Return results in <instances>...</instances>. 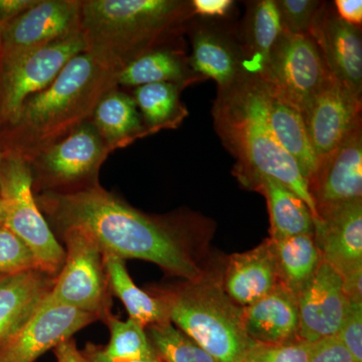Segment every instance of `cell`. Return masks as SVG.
Masks as SVG:
<instances>
[{
  "label": "cell",
  "instance_id": "obj_42",
  "mask_svg": "<svg viewBox=\"0 0 362 362\" xmlns=\"http://www.w3.org/2000/svg\"><path fill=\"white\" fill-rule=\"evenodd\" d=\"M57 362H87L73 338L66 340L54 349Z\"/></svg>",
  "mask_w": 362,
  "mask_h": 362
},
{
  "label": "cell",
  "instance_id": "obj_17",
  "mask_svg": "<svg viewBox=\"0 0 362 362\" xmlns=\"http://www.w3.org/2000/svg\"><path fill=\"white\" fill-rule=\"evenodd\" d=\"M314 239L322 261L340 275L362 267L361 199L319 211Z\"/></svg>",
  "mask_w": 362,
  "mask_h": 362
},
{
  "label": "cell",
  "instance_id": "obj_19",
  "mask_svg": "<svg viewBox=\"0 0 362 362\" xmlns=\"http://www.w3.org/2000/svg\"><path fill=\"white\" fill-rule=\"evenodd\" d=\"M277 265L271 240L230 258L223 291L240 307L250 306L275 289Z\"/></svg>",
  "mask_w": 362,
  "mask_h": 362
},
{
  "label": "cell",
  "instance_id": "obj_3",
  "mask_svg": "<svg viewBox=\"0 0 362 362\" xmlns=\"http://www.w3.org/2000/svg\"><path fill=\"white\" fill-rule=\"evenodd\" d=\"M213 113L216 132L237 159L235 175L240 181L251 185L259 176L274 178L305 202L314 220L318 218L308 181L271 129L266 90L258 78L245 77L218 90Z\"/></svg>",
  "mask_w": 362,
  "mask_h": 362
},
{
  "label": "cell",
  "instance_id": "obj_20",
  "mask_svg": "<svg viewBox=\"0 0 362 362\" xmlns=\"http://www.w3.org/2000/svg\"><path fill=\"white\" fill-rule=\"evenodd\" d=\"M189 66L197 77L213 78L218 90L233 87L247 77L243 70L240 45L216 28L202 26L192 35Z\"/></svg>",
  "mask_w": 362,
  "mask_h": 362
},
{
  "label": "cell",
  "instance_id": "obj_30",
  "mask_svg": "<svg viewBox=\"0 0 362 362\" xmlns=\"http://www.w3.org/2000/svg\"><path fill=\"white\" fill-rule=\"evenodd\" d=\"M146 333L161 362H216L170 321L150 325Z\"/></svg>",
  "mask_w": 362,
  "mask_h": 362
},
{
  "label": "cell",
  "instance_id": "obj_26",
  "mask_svg": "<svg viewBox=\"0 0 362 362\" xmlns=\"http://www.w3.org/2000/svg\"><path fill=\"white\" fill-rule=\"evenodd\" d=\"M270 240L275 255L279 283L298 296L322 261L314 235Z\"/></svg>",
  "mask_w": 362,
  "mask_h": 362
},
{
  "label": "cell",
  "instance_id": "obj_2",
  "mask_svg": "<svg viewBox=\"0 0 362 362\" xmlns=\"http://www.w3.org/2000/svg\"><path fill=\"white\" fill-rule=\"evenodd\" d=\"M122 69L89 49L74 57L51 84L23 104L16 120L0 131V151L32 161L90 121L100 101L116 89Z\"/></svg>",
  "mask_w": 362,
  "mask_h": 362
},
{
  "label": "cell",
  "instance_id": "obj_32",
  "mask_svg": "<svg viewBox=\"0 0 362 362\" xmlns=\"http://www.w3.org/2000/svg\"><path fill=\"white\" fill-rule=\"evenodd\" d=\"M315 345L303 340L282 344L254 343L242 362H309Z\"/></svg>",
  "mask_w": 362,
  "mask_h": 362
},
{
  "label": "cell",
  "instance_id": "obj_22",
  "mask_svg": "<svg viewBox=\"0 0 362 362\" xmlns=\"http://www.w3.org/2000/svg\"><path fill=\"white\" fill-rule=\"evenodd\" d=\"M251 185L261 190L268 202L271 240L314 235L310 209L291 189L269 176H259Z\"/></svg>",
  "mask_w": 362,
  "mask_h": 362
},
{
  "label": "cell",
  "instance_id": "obj_18",
  "mask_svg": "<svg viewBox=\"0 0 362 362\" xmlns=\"http://www.w3.org/2000/svg\"><path fill=\"white\" fill-rule=\"evenodd\" d=\"M243 325L255 343L282 344L298 337L296 295L282 285L250 306L243 307Z\"/></svg>",
  "mask_w": 362,
  "mask_h": 362
},
{
  "label": "cell",
  "instance_id": "obj_29",
  "mask_svg": "<svg viewBox=\"0 0 362 362\" xmlns=\"http://www.w3.org/2000/svg\"><path fill=\"white\" fill-rule=\"evenodd\" d=\"M180 88L171 83L136 88L133 99L149 133L175 128L187 116L188 112L180 102Z\"/></svg>",
  "mask_w": 362,
  "mask_h": 362
},
{
  "label": "cell",
  "instance_id": "obj_12",
  "mask_svg": "<svg viewBox=\"0 0 362 362\" xmlns=\"http://www.w3.org/2000/svg\"><path fill=\"white\" fill-rule=\"evenodd\" d=\"M96 320L94 314L42 301L28 322L0 345V362L37 361Z\"/></svg>",
  "mask_w": 362,
  "mask_h": 362
},
{
  "label": "cell",
  "instance_id": "obj_5",
  "mask_svg": "<svg viewBox=\"0 0 362 362\" xmlns=\"http://www.w3.org/2000/svg\"><path fill=\"white\" fill-rule=\"evenodd\" d=\"M168 318L216 362H242L254 341L243 325V307L204 279L160 296Z\"/></svg>",
  "mask_w": 362,
  "mask_h": 362
},
{
  "label": "cell",
  "instance_id": "obj_45",
  "mask_svg": "<svg viewBox=\"0 0 362 362\" xmlns=\"http://www.w3.org/2000/svg\"><path fill=\"white\" fill-rule=\"evenodd\" d=\"M4 277H6V276L0 275V281H1Z\"/></svg>",
  "mask_w": 362,
  "mask_h": 362
},
{
  "label": "cell",
  "instance_id": "obj_10",
  "mask_svg": "<svg viewBox=\"0 0 362 362\" xmlns=\"http://www.w3.org/2000/svg\"><path fill=\"white\" fill-rule=\"evenodd\" d=\"M110 150L89 121L40 152L30 164L47 192H76L99 185L98 173Z\"/></svg>",
  "mask_w": 362,
  "mask_h": 362
},
{
  "label": "cell",
  "instance_id": "obj_41",
  "mask_svg": "<svg viewBox=\"0 0 362 362\" xmlns=\"http://www.w3.org/2000/svg\"><path fill=\"white\" fill-rule=\"evenodd\" d=\"M37 0H0V18L6 23L14 20L37 4Z\"/></svg>",
  "mask_w": 362,
  "mask_h": 362
},
{
  "label": "cell",
  "instance_id": "obj_16",
  "mask_svg": "<svg viewBox=\"0 0 362 362\" xmlns=\"http://www.w3.org/2000/svg\"><path fill=\"white\" fill-rule=\"evenodd\" d=\"M309 35L315 40L330 73L361 98L362 40L358 26L343 21L324 2Z\"/></svg>",
  "mask_w": 362,
  "mask_h": 362
},
{
  "label": "cell",
  "instance_id": "obj_4",
  "mask_svg": "<svg viewBox=\"0 0 362 362\" xmlns=\"http://www.w3.org/2000/svg\"><path fill=\"white\" fill-rule=\"evenodd\" d=\"M194 16L192 1L87 0L81 6V28L89 51L122 68L156 49Z\"/></svg>",
  "mask_w": 362,
  "mask_h": 362
},
{
  "label": "cell",
  "instance_id": "obj_37",
  "mask_svg": "<svg viewBox=\"0 0 362 362\" xmlns=\"http://www.w3.org/2000/svg\"><path fill=\"white\" fill-rule=\"evenodd\" d=\"M232 0H194L192 1L194 14L202 16H223L230 11Z\"/></svg>",
  "mask_w": 362,
  "mask_h": 362
},
{
  "label": "cell",
  "instance_id": "obj_15",
  "mask_svg": "<svg viewBox=\"0 0 362 362\" xmlns=\"http://www.w3.org/2000/svg\"><path fill=\"white\" fill-rule=\"evenodd\" d=\"M309 189L317 213L321 209L361 199V123L350 131L339 146L321 159L315 175L309 181Z\"/></svg>",
  "mask_w": 362,
  "mask_h": 362
},
{
  "label": "cell",
  "instance_id": "obj_40",
  "mask_svg": "<svg viewBox=\"0 0 362 362\" xmlns=\"http://www.w3.org/2000/svg\"><path fill=\"white\" fill-rule=\"evenodd\" d=\"M82 354L87 362H161L157 356L140 359L113 358L105 354L103 346L93 343H88L86 345L84 350H82Z\"/></svg>",
  "mask_w": 362,
  "mask_h": 362
},
{
  "label": "cell",
  "instance_id": "obj_34",
  "mask_svg": "<svg viewBox=\"0 0 362 362\" xmlns=\"http://www.w3.org/2000/svg\"><path fill=\"white\" fill-rule=\"evenodd\" d=\"M276 2L281 28L291 35H309L324 2L316 0H279Z\"/></svg>",
  "mask_w": 362,
  "mask_h": 362
},
{
  "label": "cell",
  "instance_id": "obj_36",
  "mask_svg": "<svg viewBox=\"0 0 362 362\" xmlns=\"http://www.w3.org/2000/svg\"><path fill=\"white\" fill-rule=\"evenodd\" d=\"M309 362H354L351 356L337 337L316 342Z\"/></svg>",
  "mask_w": 362,
  "mask_h": 362
},
{
  "label": "cell",
  "instance_id": "obj_27",
  "mask_svg": "<svg viewBox=\"0 0 362 362\" xmlns=\"http://www.w3.org/2000/svg\"><path fill=\"white\" fill-rule=\"evenodd\" d=\"M281 33L282 28L276 2H256L247 18L245 44L240 45L243 70L247 77L261 75Z\"/></svg>",
  "mask_w": 362,
  "mask_h": 362
},
{
  "label": "cell",
  "instance_id": "obj_23",
  "mask_svg": "<svg viewBox=\"0 0 362 362\" xmlns=\"http://www.w3.org/2000/svg\"><path fill=\"white\" fill-rule=\"evenodd\" d=\"M266 100L267 117L276 139L296 161L309 185L318 168V159L312 146L303 115L277 98L271 96L267 90Z\"/></svg>",
  "mask_w": 362,
  "mask_h": 362
},
{
  "label": "cell",
  "instance_id": "obj_38",
  "mask_svg": "<svg viewBox=\"0 0 362 362\" xmlns=\"http://www.w3.org/2000/svg\"><path fill=\"white\" fill-rule=\"evenodd\" d=\"M337 13L345 23L354 26H361L362 23L361 0H337Z\"/></svg>",
  "mask_w": 362,
  "mask_h": 362
},
{
  "label": "cell",
  "instance_id": "obj_39",
  "mask_svg": "<svg viewBox=\"0 0 362 362\" xmlns=\"http://www.w3.org/2000/svg\"><path fill=\"white\" fill-rule=\"evenodd\" d=\"M343 291L350 302L362 303V267L341 276Z\"/></svg>",
  "mask_w": 362,
  "mask_h": 362
},
{
  "label": "cell",
  "instance_id": "obj_46",
  "mask_svg": "<svg viewBox=\"0 0 362 362\" xmlns=\"http://www.w3.org/2000/svg\"><path fill=\"white\" fill-rule=\"evenodd\" d=\"M1 158H2V152L0 151V162H1Z\"/></svg>",
  "mask_w": 362,
  "mask_h": 362
},
{
  "label": "cell",
  "instance_id": "obj_14",
  "mask_svg": "<svg viewBox=\"0 0 362 362\" xmlns=\"http://www.w3.org/2000/svg\"><path fill=\"white\" fill-rule=\"evenodd\" d=\"M298 337L316 343L337 337L349 300L343 291L342 277L329 264L321 261L313 277L297 296Z\"/></svg>",
  "mask_w": 362,
  "mask_h": 362
},
{
  "label": "cell",
  "instance_id": "obj_44",
  "mask_svg": "<svg viewBox=\"0 0 362 362\" xmlns=\"http://www.w3.org/2000/svg\"><path fill=\"white\" fill-rule=\"evenodd\" d=\"M4 225V206H2V202L0 199V226Z\"/></svg>",
  "mask_w": 362,
  "mask_h": 362
},
{
  "label": "cell",
  "instance_id": "obj_24",
  "mask_svg": "<svg viewBox=\"0 0 362 362\" xmlns=\"http://www.w3.org/2000/svg\"><path fill=\"white\" fill-rule=\"evenodd\" d=\"M90 122L111 150L149 133L134 99L116 89L100 101Z\"/></svg>",
  "mask_w": 362,
  "mask_h": 362
},
{
  "label": "cell",
  "instance_id": "obj_8",
  "mask_svg": "<svg viewBox=\"0 0 362 362\" xmlns=\"http://www.w3.org/2000/svg\"><path fill=\"white\" fill-rule=\"evenodd\" d=\"M66 244V258L45 304L71 307L103 320L111 312V290L103 254L85 233L76 228L59 230Z\"/></svg>",
  "mask_w": 362,
  "mask_h": 362
},
{
  "label": "cell",
  "instance_id": "obj_7",
  "mask_svg": "<svg viewBox=\"0 0 362 362\" xmlns=\"http://www.w3.org/2000/svg\"><path fill=\"white\" fill-rule=\"evenodd\" d=\"M88 49L81 30L68 39L0 59V131L16 120L30 97L45 89L74 57Z\"/></svg>",
  "mask_w": 362,
  "mask_h": 362
},
{
  "label": "cell",
  "instance_id": "obj_1",
  "mask_svg": "<svg viewBox=\"0 0 362 362\" xmlns=\"http://www.w3.org/2000/svg\"><path fill=\"white\" fill-rule=\"evenodd\" d=\"M35 201L59 232L80 230L103 255L151 262L188 282L202 278L180 228L137 211L99 185L71 192H45Z\"/></svg>",
  "mask_w": 362,
  "mask_h": 362
},
{
  "label": "cell",
  "instance_id": "obj_25",
  "mask_svg": "<svg viewBox=\"0 0 362 362\" xmlns=\"http://www.w3.org/2000/svg\"><path fill=\"white\" fill-rule=\"evenodd\" d=\"M189 62L180 52L169 49H154L138 57L124 66L119 74L118 85L141 87L144 85L171 83L189 85L197 81Z\"/></svg>",
  "mask_w": 362,
  "mask_h": 362
},
{
  "label": "cell",
  "instance_id": "obj_6",
  "mask_svg": "<svg viewBox=\"0 0 362 362\" xmlns=\"http://www.w3.org/2000/svg\"><path fill=\"white\" fill-rule=\"evenodd\" d=\"M32 164L13 153L2 152L0 162V199L4 226L32 251L37 268L52 277L63 268L65 249L42 216L33 194Z\"/></svg>",
  "mask_w": 362,
  "mask_h": 362
},
{
  "label": "cell",
  "instance_id": "obj_43",
  "mask_svg": "<svg viewBox=\"0 0 362 362\" xmlns=\"http://www.w3.org/2000/svg\"><path fill=\"white\" fill-rule=\"evenodd\" d=\"M6 25L7 23L0 18V49H1L2 35H4V28H6Z\"/></svg>",
  "mask_w": 362,
  "mask_h": 362
},
{
  "label": "cell",
  "instance_id": "obj_11",
  "mask_svg": "<svg viewBox=\"0 0 362 362\" xmlns=\"http://www.w3.org/2000/svg\"><path fill=\"white\" fill-rule=\"evenodd\" d=\"M81 6L76 0H37L9 21L2 35L0 59L68 39L80 33Z\"/></svg>",
  "mask_w": 362,
  "mask_h": 362
},
{
  "label": "cell",
  "instance_id": "obj_13",
  "mask_svg": "<svg viewBox=\"0 0 362 362\" xmlns=\"http://www.w3.org/2000/svg\"><path fill=\"white\" fill-rule=\"evenodd\" d=\"M303 118L319 164L361 123V98L330 74L312 98Z\"/></svg>",
  "mask_w": 362,
  "mask_h": 362
},
{
  "label": "cell",
  "instance_id": "obj_35",
  "mask_svg": "<svg viewBox=\"0 0 362 362\" xmlns=\"http://www.w3.org/2000/svg\"><path fill=\"white\" fill-rule=\"evenodd\" d=\"M337 337L354 362H362V303L349 301Z\"/></svg>",
  "mask_w": 362,
  "mask_h": 362
},
{
  "label": "cell",
  "instance_id": "obj_9",
  "mask_svg": "<svg viewBox=\"0 0 362 362\" xmlns=\"http://www.w3.org/2000/svg\"><path fill=\"white\" fill-rule=\"evenodd\" d=\"M330 74L310 35H291L282 30L265 68L256 78L271 96L303 115Z\"/></svg>",
  "mask_w": 362,
  "mask_h": 362
},
{
  "label": "cell",
  "instance_id": "obj_33",
  "mask_svg": "<svg viewBox=\"0 0 362 362\" xmlns=\"http://www.w3.org/2000/svg\"><path fill=\"white\" fill-rule=\"evenodd\" d=\"M39 270L32 251L6 226H0V275Z\"/></svg>",
  "mask_w": 362,
  "mask_h": 362
},
{
  "label": "cell",
  "instance_id": "obj_21",
  "mask_svg": "<svg viewBox=\"0 0 362 362\" xmlns=\"http://www.w3.org/2000/svg\"><path fill=\"white\" fill-rule=\"evenodd\" d=\"M54 279L40 270L7 275L0 281V345L35 314Z\"/></svg>",
  "mask_w": 362,
  "mask_h": 362
},
{
  "label": "cell",
  "instance_id": "obj_31",
  "mask_svg": "<svg viewBox=\"0 0 362 362\" xmlns=\"http://www.w3.org/2000/svg\"><path fill=\"white\" fill-rule=\"evenodd\" d=\"M110 330V341L103 346L107 356L118 359H140L156 357L145 327L134 319L122 321L110 313L103 319Z\"/></svg>",
  "mask_w": 362,
  "mask_h": 362
},
{
  "label": "cell",
  "instance_id": "obj_28",
  "mask_svg": "<svg viewBox=\"0 0 362 362\" xmlns=\"http://www.w3.org/2000/svg\"><path fill=\"white\" fill-rule=\"evenodd\" d=\"M103 262L111 293L121 300L129 318L134 319L143 327L170 321L163 299L151 296L136 286L126 269L124 259L112 255H103Z\"/></svg>",
  "mask_w": 362,
  "mask_h": 362
}]
</instances>
